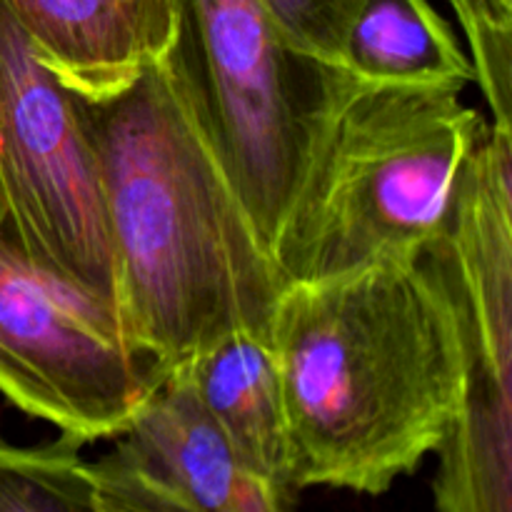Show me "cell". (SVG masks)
Listing matches in <instances>:
<instances>
[{
    "instance_id": "obj_1",
    "label": "cell",
    "mask_w": 512,
    "mask_h": 512,
    "mask_svg": "<svg viewBox=\"0 0 512 512\" xmlns=\"http://www.w3.org/2000/svg\"><path fill=\"white\" fill-rule=\"evenodd\" d=\"M103 180L115 310L163 375L235 333L270 338L283 278L210 135L178 50L83 98Z\"/></svg>"
},
{
    "instance_id": "obj_2",
    "label": "cell",
    "mask_w": 512,
    "mask_h": 512,
    "mask_svg": "<svg viewBox=\"0 0 512 512\" xmlns=\"http://www.w3.org/2000/svg\"><path fill=\"white\" fill-rule=\"evenodd\" d=\"M270 343L295 493H388L438 453L463 403V325L433 248L288 280Z\"/></svg>"
},
{
    "instance_id": "obj_3",
    "label": "cell",
    "mask_w": 512,
    "mask_h": 512,
    "mask_svg": "<svg viewBox=\"0 0 512 512\" xmlns=\"http://www.w3.org/2000/svg\"><path fill=\"white\" fill-rule=\"evenodd\" d=\"M460 93L350 78L280 250L283 285L420 255L443 238L460 175L488 130Z\"/></svg>"
},
{
    "instance_id": "obj_4",
    "label": "cell",
    "mask_w": 512,
    "mask_h": 512,
    "mask_svg": "<svg viewBox=\"0 0 512 512\" xmlns=\"http://www.w3.org/2000/svg\"><path fill=\"white\" fill-rule=\"evenodd\" d=\"M175 50L220 158L278 265L320 140L353 73L300 53L263 0H183Z\"/></svg>"
},
{
    "instance_id": "obj_5",
    "label": "cell",
    "mask_w": 512,
    "mask_h": 512,
    "mask_svg": "<svg viewBox=\"0 0 512 512\" xmlns=\"http://www.w3.org/2000/svg\"><path fill=\"white\" fill-rule=\"evenodd\" d=\"M0 188L3 230L25 258L115 310L103 180L83 105L40 63L3 5Z\"/></svg>"
},
{
    "instance_id": "obj_6",
    "label": "cell",
    "mask_w": 512,
    "mask_h": 512,
    "mask_svg": "<svg viewBox=\"0 0 512 512\" xmlns=\"http://www.w3.org/2000/svg\"><path fill=\"white\" fill-rule=\"evenodd\" d=\"M165 375L118 315L45 273L0 228V395L80 445L115 440Z\"/></svg>"
},
{
    "instance_id": "obj_7",
    "label": "cell",
    "mask_w": 512,
    "mask_h": 512,
    "mask_svg": "<svg viewBox=\"0 0 512 512\" xmlns=\"http://www.w3.org/2000/svg\"><path fill=\"white\" fill-rule=\"evenodd\" d=\"M110 458L188 512H290L238 453L178 370H170L115 438Z\"/></svg>"
},
{
    "instance_id": "obj_8",
    "label": "cell",
    "mask_w": 512,
    "mask_h": 512,
    "mask_svg": "<svg viewBox=\"0 0 512 512\" xmlns=\"http://www.w3.org/2000/svg\"><path fill=\"white\" fill-rule=\"evenodd\" d=\"M68 90L105 98L170 58L183 0H0Z\"/></svg>"
},
{
    "instance_id": "obj_9",
    "label": "cell",
    "mask_w": 512,
    "mask_h": 512,
    "mask_svg": "<svg viewBox=\"0 0 512 512\" xmlns=\"http://www.w3.org/2000/svg\"><path fill=\"white\" fill-rule=\"evenodd\" d=\"M175 370L238 453L295 500L283 383L270 338L235 333Z\"/></svg>"
},
{
    "instance_id": "obj_10",
    "label": "cell",
    "mask_w": 512,
    "mask_h": 512,
    "mask_svg": "<svg viewBox=\"0 0 512 512\" xmlns=\"http://www.w3.org/2000/svg\"><path fill=\"white\" fill-rule=\"evenodd\" d=\"M343 63L365 83H473L468 53L428 0H368L350 28Z\"/></svg>"
},
{
    "instance_id": "obj_11",
    "label": "cell",
    "mask_w": 512,
    "mask_h": 512,
    "mask_svg": "<svg viewBox=\"0 0 512 512\" xmlns=\"http://www.w3.org/2000/svg\"><path fill=\"white\" fill-rule=\"evenodd\" d=\"M83 445L60 435L45 445L0 440V512H98Z\"/></svg>"
},
{
    "instance_id": "obj_12",
    "label": "cell",
    "mask_w": 512,
    "mask_h": 512,
    "mask_svg": "<svg viewBox=\"0 0 512 512\" xmlns=\"http://www.w3.org/2000/svg\"><path fill=\"white\" fill-rule=\"evenodd\" d=\"M470 45L473 83L488 100L490 125L512 133V0H450Z\"/></svg>"
},
{
    "instance_id": "obj_13",
    "label": "cell",
    "mask_w": 512,
    "mask_h": 512,
    "mask_svg": "<svg viewBox=\"0 0 512 512\" xmlns=\"http://www.w3.org/2000/svg\"><path fill=\"white\" fill-rule=\"evenodd\" d=\"M280 33L318 63L345 70V43L368 0H263Z\"/></svg>"
},
{
    "instance_id": "obj_14",
    "label": "cell",
    "mask_w": 512,
    "mask_h": 512,
    "mask_svg": "<svg viewBox=\"0 0 512 512\" xmlns=\"http://www.w3.org/2000/svg\"><path fill=\"white\" fill-rule=\"evenodd\" d=\"M95 478V498L98 512H188L150 488L130 470L115 463L110 455L90 463Z\"/></svg>"
},
{
    "instance_id": "obj_15",
    "label": "cell",
    "mask_w": 512,
    "mask_h": 512,
    "mask_svg": "<svg viewBox=\"0 0 512 512\" xmlns=\"http://www.w3.org/2000/svg\"><path fill=\"white\" fill-rule=\"evenodd\" d=\"M5 223V200H3V188H0V228Z\"/></svg>"
}]
</instances>
